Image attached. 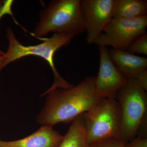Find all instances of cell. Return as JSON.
I'll return each mask as SVG.
<instances>
[{
    "mask_svg": "<svg viewBox=\"0 0 147 147\" xmlns=\"http://www.w3.org/2000/svg\"><path fill=\"white\" fill-rule=\"evenodd\" d=\"M95 78L88 76L71 88L47 93L45 106L37 117V122L53 127L60 122H72L90 110L102 99L96 94Z\"/></svg>",
    "mask_w": 147,
    "mask_h": 147,
    "instance_id": "obj_1",
    "label": "cell"
},
{
    "mask_svg": "<svg viewBox=\"0 0 147 147\" xmlns=\"http://www.w3.org/2000/svg\"><path fill=\"white\" fill-rule=\"evenodd\" d=\"M6 37L8 41L6 53L3 55V67L19 59L29 55L42 58L49 65L54 76V82L51 87L42 94L45 96L47 93L57 89H68L74 85L69 84L61 76L55 67L54 55L60 48L65 47L70 43L74 36L69 35L55 34L50 38H43L40 40L42 43L34 45L25 46L19 42L11 28L7 29Z\"/></svg>",
    "mask_w": 147,
    "mask_h": 147,
    "instance_id": "obj_2",
    "label": "cell"
},
{
    "mask_svg": "<svg viewBox=\"0 0 147 147\" xmlns=\"http://www.w3.org/2000/svg\"><path fill=\"white\" fill-rule=\"evenodd\" d=\"M82 0H52L40 11L32 35L40 40L50 33L75 36L85 32Z\"/></svg>",
    "mask_w": 147,
    "mask_h": 147,
    "instance_id": "obj_3",
    "label": "cell"
},
{
    "mask_svg": "<svg viewBox=\"0 0 147 147\" xmlns=\"http://www.w3.org/2000/svg\"><path fill=\"white\" fill-rule=\"evenodd\" d=\"M115 98L121 115L119 139L127 143L137 136L139 125L147 114L146 92L131 78L118 91Z\"/></svg>",
    "mask_w": 147,
    "mask_h": 147,
    "instance_id": "obj_4",
    "label": "cell"
},
{
    "mask_svg": "<svg viewBox=\"0 0 147 147\" xmlns=\"http://www.w3.org/2000/svg\"><path fill=\"white\" fill-rule=\"evenodd\" d=\"M88 144L117 138L120 129V108L116 98H103L83 115Z\"/></svg>",
    "mask_w": 147,
    "mask_h": 147,
    "instance_id": "obj_5",
    "label": "cell"
},
{
    "mask_svg": "<svg viewBox=\"0 0 147 147\" xmlns=\"http://www.w3.org/2000/svg\"><path fill=\"white\" fill-rule=\"evenodd\" d=\"M147 26V16L131 19L113 18L93 44L126 51L134 40L146 33Z\"/></svg>",
    "mask_w": 147,
    "mask_h": 147,
    "instance_id": "obj_6",
    "label": "cell"
},
{
    "mask_svg": "<svg viewBox=\"0 0 147 147\" xmlns=\"http://www.w3.org/2000/svg\"><path fill=\"white\" fill-rule=\"evenodd\" d=\"M114 3V0H82L81 8L88 44H93L113 18Z\"/></svg>",
    "mask_w": 147,
    "mask_h": 147,
    "instance_id": "obj_7",
    "label": "cell"
},
{
    "mask_svg": "<svg viewBox=\"0 0 147 147\" xmlns=\"http://www.w3.org/2000/svg\"><path fill=\"white\" fill-rule=\"evenodd\" d=\"M100 62L98 76L96 77L95 91L100 98H115L118 91L127 82L113 63L106 47L99 46Z\"/></svg>",
    "mask_w": 147,
    "mask_h": 147,
    "instance_id": "obj_8",
    "label": "cell"
},
{
    "mask_svg": "<svg viewBox=\"0 0 147 147\" xmlns=\"http://www.w3.org/2000/svg\"><path fill=\"white\" fill-rule=\"evenodd\" d=\"M63 137L53 127L42 126L23 139L9 142L0 140V147H58Z\"/></svg>",
    "mask_w": 147,
    "mask_h": 147,
    "instance_id": "obj_9",
    "label": "cell"
},
{
    "mask_svg": "<svg viewBox=\"0 0 147 147\" xmlns=\"http://www.w3.org/2000/svg\"><path fill=\"white\" fill-rule=\"evenodd\" d=\"M108 53L116 67L127 79L133 78L136 74L147 69V58L113 48L108 50Z\"/></svg>",
    "mask_w": 147,
    "mask_h": 147,
    "instance_id": "obj_10",
    "label": "cell"
},
{
    "mask_svg": "<svg viewBox=\"0 0 147 147\" xmlns=\"http://www.w3.org/2000/svg\"><path fill=\"white\" fill-rule=\"evenodd\" d=\"M147 16V1L114 0L113 18L131 19Z\"/></svg>",
    "mask_w": 147,
    "mask_h": 147,
    "instance_id": "obj_11",
    "label": "cell"
},
{
    "mask_svg": "<svg viewBox=\"0 0 147 147\" xmlns=\"http://www.w3.org/2000/svg\"><path fill=\"white\" fill-rule=\"evenodd\" d=\"M83 115L72 121L58 147H88Z\"/></svg>",
    "mask_w": 147,
    "mask_h": 147,
    "instance_id": "obj_12",
    "label": "cell"
},
{
    "mask_svg": "<svg viewBox=\"0 0 147 147\" xmlns=\"http://www.w3.org/2000/svg\"><path fill=\"white\" fill-rule=\"evenodd\" d=\"M126 51L134 55L135 53H138L147 55V34H144L134 40Z\"/></svg>",
    "mask_w": 147,
    "mask_h": 147,
    "instance_id": "obj_13",
    "label": "cell"
},
{
    "mask_svg": "<svg viewBox=\"0 0 147 147\" xmlns=\"http://www.w3.org/2000/svg\"><path fill=\"white\" fill-rule=\"evenodd\" d=\"M126 142L117 138L104 139L90 144L88 147H124Z\"/></svg>",
    "mask_w": 147,
    "mask_h": 147,
    "instance_id": "obj_14",
    "label": "cell"
},
{
    "mask_svg": "<svg viewBox=\"0 0 147 147\" xmlns=\"http://www.w3.org/2000/svg\"><path fill=\"white\" fill-rule=\"evenodd\" d=\"M142 88L146 92L147 90V69L139 71L134 75V77Z\"/></svg>",
    "mask_w": 147,
    "mask_h": 147,
    "instance_id": "obj_15",
    "label": "cell"
},
{
    "mask_svg": "<svg viewBox=\"0 0 147 147\" xmlns=\"http://www.w3.org/2000/svg\"><path fill=\"white\" fill-rule=\"evenodd\" d=\"M124 147H147V139H143L139 137L125 143Z\"/></svg>",
    "mask_w": 147,
    "mask_h": 147,
    "instance_id": "obj_16",
    "label": "cell"
},
{
    "mask_svg": "<svg viewBox=\"0 0 147 147\" xmlns=\"http://www.w3.org/2000/svg\"><path fill=\"white\" fill-rule=\"evenodd\" d=\"M13 3L12 1H4V0H0V18L5 13L6 9L7 8V7L11 3ZM0 54L3 55L4 53L0 50Z\"/></svg>",
    "mask_w": 147,
    "mask_h": 147,
    "instance_id": "obj_17",
    "label": "cell"
},
{
    "mask_svg": "<svg viewBox=\"0 0 147 147\" xmlns=\"http://www.w3.org/2000/svg\"><path fill=\"white\" fill-rule=\"evenodd\" d=\"M3 55L0 54V72L2 71V70L3 69Z\"/></svg>",
    "mask_w": 147,
    "mask_h": 147,
    "instance_id": "obj_18",
    "label": "cell"
}]
</instances>
